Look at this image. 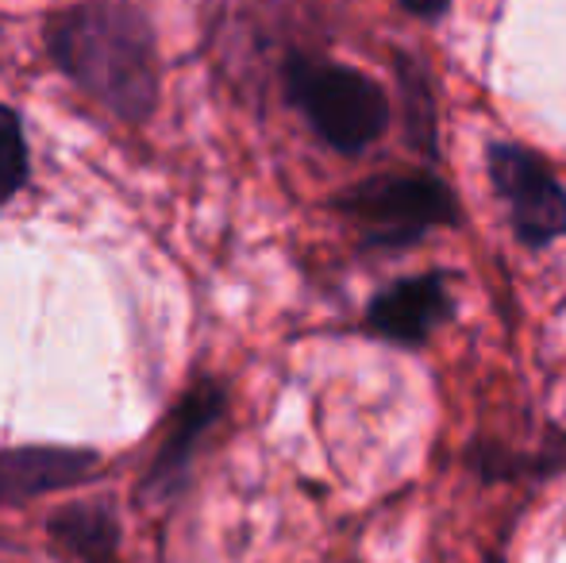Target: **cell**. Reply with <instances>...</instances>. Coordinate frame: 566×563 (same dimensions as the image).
<instances>
[{
	"label": "cell",
	"instance_id": "1",
	"mask_svg": "<svg viewBox=\"0 0 566 563\" xmlns=\"http://www.w3.org/2000/svg\"><path fill=\"white\" fill-rule=\"evenodd\" d=\"M59 70L119 121H147L158 105V46L150 20L127 0H85L46 31Z\"/></svg>",
	"mask_w": 566,
	"mask_h": 563
},
{
	"label": "cell",
	"instance_id": "2",
	"mask_svg": "<svg viewBox=\"0 0 566 563\" xmlns=\"http://www.w3.org/2000/svg\"><path fill=\"white\" fill-rule=\"evenodd\" d=\"M285 77H290L293 101L328 147L343 150V155H358L386 132V90L363 70L339 66V62L293 59Z\"/></svg>",
	"mask_w": 566,
	"mask_h": 563
},
{
	"label": "cell",
	"instance_id": "3",
	"mask_svg": "<svg viewBox=\"0 0 566 563\" xmlns=\"http://www.w3.org/2000/svg\"><path fill=\"white\" fill-rule=\"evenodd\" d=\"M339 209L370 228V243L378 248H409L428 228L454 225L459 201L436 174L401 170L366 178L339 197Z\"/></svg>",
	"mask_w": 566,
	"mask_h": 563
},
{
	"label": "cell",
	"instance_id": "4",
	"mask_svg": "<svg viewBox=\"0 0 566 563\" xmlns=\"http://www.w3.org/2000/svg\"><path fill=\"white\" fill-rule=\"evenodd\" d=\"M485 170L505 205L516 240L528 248H544L566 232V189L536 150L505 139L490 143Z\"/></svg>",
	"mask_w": 566,
	"mask_h": 563
},
{
	"label": "cell",
	"instance_id": "5",
	"mask_svg": "<svg viewBox=\"0 0 566 563\" xmlns=\"http://www.w3.org/2000/svg\"><path fill=\"white\" fill-rule=\"evenodd\" d=\"M220 414H224V390H220L217 383H197L193 390L181 398V406L174 409L170 425H166V436H163V444H158L155 459H150L147 479H143V494L174 498L186 487L197 444L217 425Z\"/></svg>",
	"mask_w": 566,
	"mask_h": 563
},
{
	"label": "cell",
	"instance_id": "6",
	"mask_svg": "<svg viewBox=\"0 0 566 563\" xmlns=\"http://www.w3.org/2000/svg\"><path fill=\"white\" fill-rule=\"evenodd\" d=\"M451 316V290L440 271L412 274L378 293L366 309V324L381 340L401 347H420Z\"/></svg>",
	"mask_w": 566,
	"mask_h": 563
},
{
	"label": "cell",
	"instance_id": "7",
	"mask_svg": "<svg viewBox=\"0 0 566 563\" xmlns=\"http://www.w3.org/2000/svg\"><path fill=\"white\" fill-rule=\"evenodd\" d=\"M101 471V456L93 448H54V444H31V448L0 451V505L31 502V498L54 494V490L82 487Z\"/></svg>",
	"mask_w": 566,
	"mask_h": 563
},
{
	"label": "cell",
	"instance_id": "8",
	"mask_svg": "<svg viewBox=\"0 0 566 563\" xmlns=\"http://www.w3.org/2000/svg\"><path fill=\"white\" fill-rule=\"evenodd\" d=\"M46 533L77 563H113L119 552V518L108 502L62 505L46 521Z\"/></svg>",
	"mask_w": 566,
	"mask_h": 563
},
{
	"label": "cell",
	"instance_id": "9",
	"mask_svg": "<svg viewBox=\"0 0 566 563\" xmlns=\"http://www.w3.org/2000/svg\"><path fill=\"white\" fill-rule=\"evenodd\" d=\"M28 178V143H23L20 116L0 105V205L15 194Z\"/></svg>",
	"mask_w": 566,
	"mask_h": 563
},
{
	"label": "cell",
	"instance_id": "10",
	"mask_svg": "<svg viewBox=\"0 0 566 563\" xmlns=\"http://www.w3.org/2000/svg\"><path fill=\"white\" fill-rule=\"evenodd\" d=\"M397 4H401L405 12L420 15V20H440V15L448 12L451 0H397Z\"/></svg>",
	"mask_w": 566,
	"mask_h": 563
},
{
	"label": "cell",
	"instance_id": "11",
	"mask_svg": "<svg viewBox=\"0 0 566 563\" xmlns=\"http://www.w3.org/2000/svg\"><path fill=\"white\" fill-rule=\"evenodd\" d=\"M493 563H501V560H493Z\"/></svg>",
	"mask_w": 566,
	"mask_h": 563
}]
</instances>
